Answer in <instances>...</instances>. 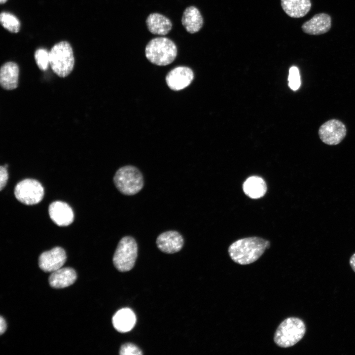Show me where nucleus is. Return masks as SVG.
<instances>
[{"instance_id": "f257e3e1", "label": "nucleus", "mask_w": 355, "mask_h": 355, "mask_svg": "<svg viewBox=\"0 0 355 355\" xmlns=\"http://www.w3.org/2000/svg\"><path fill=\"white\" fill-rule=\"evenodd\" d=\"M270 246V242L264 239L248 237L233 243L228 248V253L234 262L247 265L256 261Z\"/></svg>"}, {"instance_id": "f03ea898", "label": "nucleus", "mask_w": 355, "mask_h": 355, "mask_svg": "<svg viewBox=\"0 0 355 355\" xmlns=\"http://www.w3.org/2000/svg\"><path fill=\"white\" fill-rule=\"evenodd\" d=\"M146 58L151 63L158 66H166L172 63L177 55L175 43L165 37L152 39L145 48Z\"/></svg>"}, {"instance_id": "7ed1b4c3", "label": "nucleus", "mask_w": 355, "mask_h": 355, "mask_svg": "<svg viewBox=\"0 0 355 355\" xmlns=\"http://www.w3.org/2000/svg\"><path fill=\"white\" fill-rule=\"evenodd\" d=\"M306 332L304 322L301 319L290 317L283 320L278 327L274 337L275 344L282 348H288L297 343Z\"/></svg>"}, {"instance_id": "20e7f679", "label": "nucleus", "mask_w": 355, "mask_h": 355, "mask_svg": "<svg viewBox=\"0 0 355 355\" xmlns=\"http://www.w3.org/2000/svg\"><path fill=\"white\" fill-rule=\"evenodd\" d=\"M49 63L57 75L61 77L68 76L74 65L73 50L70 44L62 41L55 44L49 51Z\"/></svg>"}, {"instance_id": "39448f33", "label": "nucleus", "mask_w": 355, "mask_h": 355, "mask_svg": "<svg viewBox=\"0 0 355 355\" xmlns=\"http://www.w3.org/2000/svg\"><path fill=\"white\" fill-rule=\"evenodd\" d=\"M113 181L120 192L129 196L140 192L144 184L141 172L138 168L131 165L125 166L117 170Z\"/></svg>"}, {"instance_id": "423d86ee", "label": "nucleus", "mask_w": 355, "mask_h": 355, "mask_svg": "<svg viewBox=\"0 0 355 355\" xmlns=\"http://www.w3.org/2000/svg\"><path fill=\"white\" fill-rule=\"evenodd\" d=\"M138 254L137 244L132 237L125 236L119 241L113 257V263L120 272L131 270L135 265Z\"/></svg>"}, {"instance_id": "0eeeda50", "label": "nucleus", "mask_w": 355, "mask_h": 355, "mask_svg": "<svg viewBox=\"0 0 355 355\" xmlns=\"http://www.w3.org/2000/svg\"><path fill=\"white\" fill-rule=\"evenodd\" d=\"M14 195L16 198L24 204H37L43 199L44 188L38 181L27 178L16 184L14 188Z\"/></svg>"}, {"instance_id": "6e6552de", "label": "nucleus", "mask_w": 355, "mask_h": 355, "mask_svg": "<svg viewBox=\"0 0 355 355\" xmlns=\"http://www.w3.org/2000/svg\"><path fill=\"white\" fill-rule=\"evenodd\" d=\"M347 129L344 124L337 119H330L322 124L319 129L321 141L329 145H337L345 138Z\"/></svg>"}, {"instance_id": "1a4fd4ad", "label": "nucleus", "mask_w": 355, "mask_h": 355, "mask_svg": "<svg viewBox=\"0 0 355 355\" xmlns=\"http://www.w3.org/2000/svg\"><path fill=\"white\" fill-rule=\"evenodd\" d=\"M65 250L59 247L42 252L38 259L40 268L46 272H53L61 268L66 261Z\"/></svg>"}, {"instance_id": "9d476101", "label": "nucleus", "mask_w": 355, "mask_h": 355, "mask_svg": "<svg viewBox=\"0 0 355 355\" xmlns=\"http://www.w3.org/2000/svg\"><path fill=\"white\" fill-rule=\"evenodd\" d=\"M194 77L191 69L187 67H177L169 72L166 77L169 87L175 91H179L187 87Z\"/></svg>"}, {"instance_id": "9b49d317", "label": "nucleus", "mask_w": 355, "mask_h": 355, "mask_svg": "<svg viewBox=\"0 0 355 355\" xmlns=\"http://www.w3.org/2000/svg\"><path fill=\"white\" fill-rule=\"evenodd\" d=\"M48 213L52 220L60 226H68L74 219L71 208L64 202L57 201L52 202L49 206Z\"/></svg>"}, {"instance_id": "f8f14e48", "label": "nucleus", "mask_w": 355, "mask_h": 355, "mask_svg": "<svg viewBox=\"0 0 355 355\" xmlns=\"http://www.w3.org/2000/svg\"><path fill=\"white\" fill-rule=\"evenodd\" d=\"M158 248L166 253H174L180 250L184 244L181 234L176 231H168L160 234L156 239Z\"/></svg>"}, {"instance_id": "ddd939ff", "label": "nucleus", "mask_w": 355, "mask_h": 355, "mask_svg": "<svg viewBox=\"0 0 355 355\" xmlns=\"http://www.w3.org/2000/svg\"><path fill=\"white\" fill-rule=\"evenodd\" d=\"M331 17L326 13L315 15L311 19L304 23L302 30L311 35H319L327 33L331 28Z\"/></svg>"}, {"instance_id": "4468645a", "label": "nucleus", "mask_w": 355, "mask_h": 355, "mask_svg": "<svg viewBox=\"0 0 355 355\" xmlns=\"http://www.w3.org/2000/svg\"><path fill=\"white\" fill-rule=\"evenodd\" d=\"M19 72V67L16 63L8 62L3 64L0 70V83L1 87L8 90L16 88Z\"/></svg>"}, {"instance_id": "2eb2a0df", "label": "nucleus", "mask_w": 355, "mask_h": 355, "mask_svg": "<svg viewBox=\"0 0 355 355\" xmlns=\"http://www.w3.org/2000/svg\"><path fill=\"white\" fill-rule=\"evenodd\" d=\"M76 278V272L72 268H61L52 272L49 277V283L53 288H64L72 284Z\"/></svg>"}, {"instance_id": "dca6fc26", "label": "nucleus", "mask_w": 355, "mask_h": 355, "mask_svg": "<svg viewBox=\"0 0 355 355\" xmlns=\"http://www.w3.org/2000/svg\"><path fill=\"white\" fill-rule=\"evenodd\" d=\"M146 24L151 33L160 36L168 34L172 28L170 20L158 13L150 14L146 19Z\"/></svg>"}, {"instance_id": "f3484780", "label": "nucleus", "mask_w": 355, "mask_h": 355, "mask_svg": "<svg viewBox=\"0 0 355 355\" xmlns=\"http://www.w3.org/2000/svg\"><path fill=\"white\" fill-rule=\"evenodd\" d=\"M136 321L134 313L129 308H123L118 311L112 320L115 329L122 333L130 331L135 326Z\"/></svg>"}, {"instance_id": "a211bd4d", "label": "nucleus", "mask_w": 355, "mask_h": 355, "mask_svg": "<svg viewBox=\"0 0 355 355\" xmlns=\"http://www.w3.org/2000/svg\"><path fill=\"white\" fill-rule=\"evenodd\" d=\"M181 23L187 32L194 34L202 28L203 19L198 9L190 6L183 11Z\"/></svg>"}, {"instance_id": "6ab92c4d", "label": "nucleus", "mask_w": 355, "mask_h": 355, "mask_svg": "<svg viewBox=\"0 0 355 355\" xmlns=\"http://www.w3.org/2000/svg\"><path fill=\"white\" fill-rule=\"evenodd\" d=\"M284 11L292 18H301L310 10V0H281Z\"/></svg>"}, {"instance_id": "aec40b11", "label": "nucleus", "mask_w": 355, "mask_h": 355, "mask_svg": "<svg viewBox=\"0 0 355 355\" xmlns=\"http://www.w3.org/2000/svg\"><path fill=\"white\" fill-rule=\"evenodd\" d=\"M243 189L245 194L249 198L258 199L265 194L267 185L262 178L251 176L248 178L244 182Z\"/></svg>"}, {"instance_id": "412c9836", "label": "nucleus", "mask_w": 355, "mask_h": 355, "mask_svg": "<svg viewBox=\"0 0 355 355\" xmlns=\"http://www.w3.org/2000/svg\"><path fill=\"white\" fill-rule=\"evenodd\" d=\"M0 22L1 25L10 32L16 33L20 30L19 20L16 16L10 13L1 12L0 15Z\"/></svg>"}, {"instance_id": "4be33fe9", "label": "nucleus", "mask_w": 355, "mask_h": 355, "mask_svg": "<svg viewBox=\"0 0 355 355\" xmlns=\"http://www.w3.org/2000/svg\"><path fill=\"white\" fill-rule=\"evenodd\" d=\"M35 58L40 70L44 71L48 67L49 63V52L43 48L37 49L35 53Z\"/></svg>"}, {"instance_id": "5701e85b", "label": "nucleus", "mask_w": 355, "mask_h": 355, "mask_svg": "<svg viewBox=\"0 0 355 355\" xmlns=\"http://www.w3.org/2000/svg\"><path fill=\"white\" fill-rule=\"evenodd\" d=\"M288 85L293 91L298 90L301 85L299 71L297 67H291L289 70Z\"/></svg>"}, {"instance_id": "b1692460", "label": "nucleus", "mask_w": 355, "mask_h": 355, "mask_svg": "<svg viewBox=\"0 0 355 355\" xmlns=\"http://www.w3.org/2000/svg\"><path fill=\"white\" fill-rule=\"evenodd\" d=\"M142 350L134 344L127 343L122 345L120 349V355H142Z\"/></svg>"}, {"instance_id": "393cba45", "label": "nucleus", "mask_w": 355, "mask_h": 355, "mask_svg": "<svg viewBox=\"0 0 355 355\" xmlns=\"http://www.w3.org/2000/svg\"><path fill=\"white\" fill-rule=\"evenodd\" d=\"M8 178L7 168L4 166L0 167V189L1 190L5 186Z\"/></svg>"}, {"instance_id": "a878e982", "label": "nucleus", "mask_w": 355, "mask_h": 355, "mask_svg": "<svg viewBox=\"0 0 355 355\" xmlns=\"http://www.w3.org/2000/svg\"><path fill=\"white\" fill-rule=\"evenodd\" d=\"M6 329V324L4 319L2 316L0 318V333L2 334Z\"/></svg>"}, {"instance_id": "bb28decb", "label": "nucleus", "mask_w": 355, "mask_h": 355, "mask_svg": "<svg viewBox=\"0 0 355 355\" xmlns=\"http://www.w3.org/2000/svg\"><path fill=\"white\" fill-rule=\"evenodd\" d=\"M350 264L352 269L355 272V253L353 254L350 258Z\"/></svg>"}, {"instance_id": "cd10ccee", "label": "nucleus", "mask_w": 355, "mask_h": 355, "mask_svg": "<svg viewBox=\"0 0 355 355\" xmlns=\"http://www.w3.org/2000/svg\"><path fill=\"white\" fill-rule=\"evenodd\" d=\"M6 1H7V0H0L1 3H5Z\"/></svg>"}]
</instances>
